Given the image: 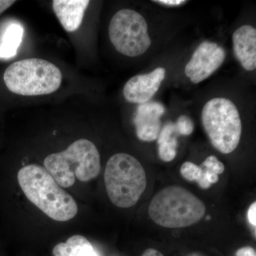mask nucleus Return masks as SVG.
<instances>
[{
  "mask_svg": "<svg viewBox=\"0 0 256 256\" xmlns=\"http://www.w3.org/2000/svg\"><path fill=\"white\" fill-rule=\"evenodd\" d=\"M18 184L37 208L56 222H67L78 213V205L43 166L28 164L18 172Z\"/></svg>",
  "mask_w": 256,
  "mask_h": 256,
  "instance_id": "obj_1",
  "label": "nucleus"
},
{
  "mask_svg": "<svg viewBox=\"0 0 256 256\" xmlns=\"http://www.w3.org/2000/svg\"><path fill=\"white\" fill-rule=\"evenodd\" d=\"M44 165L60 186L68 188L73 186L76 178L84 182L97 178L100 172V156L92 141L80 139L65 150L47 156Z\"/></svg>",
  "mask_w": 256,
  "mask_h": 256,
  "instance_id": "obj_2",
  "label": "nucleus"
},
{
  "mask_svg": "<svg viewBox=\"0 0 256 256\" xmlns=\"http://www.w3.org/2000/svg\"><path fill=\"white\" fill-rule=\"evenodd\" d=\"M148 213L161 226L184 228L200 222L206 213V206L186 188L171 186L156 194L150 204Z\"/></svg>",
  "mask_w": 256,
  "mask_h": 256,
  "instance_id": "obj_3",
  "label": "nucleus"
},
{
  "mask_svg": "<svg viewBox=\"0 0 256 256\" xmlns=\"http://www.w3.org/2000/svg\"><path fill=\"white\" fill-rule=\"evenodd\" d=\"M104 181L111 202L124 208L136 205L146 186V171L142 164L126 153H118L108 160Z\"/></svg>",
  "mask_w": 256,
  "mask_h": 256,
  "instance_id": "obj_4",
  "label": "nucleus"
},
{
  "mask_svg": "<svg viewBox=\"0 0 256 256\" xmlns=\"http://www.w3.org/2000/svg\"><path fill=\"white\" fill-rule=\"evenodd\" d=\"M4 82L10 92L20 96L50 94L60 88V69L48 60L28 58L14 62L4 74Z\"/></svg>",
  "mask_w": 256,
  "mask_h": 256,
  "instance_id": "obj_5",
  "label": "nucleus"
},
{
  "mask_svg": "<svg viewBox=\"0 0 256 256\" xmlns=\"http://www.w3.org/2000/svg\"><path fill=\"white\" fill-rule=\"evenodd\" d=\"M202 124L214 148L223 154L235 150L242 137V124L236 106L228 99L216 98L206 102Z\"/></svg>",
  "mask_w": 256,
  "mask_h": 256,
  "instance_id": "obj_6",
  "label": "nucleus"
},
{
  "mask_svg": "<svg viewBox=\"0 0 256 256\" xmlns=\"http://www.w3.org/2000/svg\"><path fill=\"white\" fill-rule=\"evenodd\" d=\"M109 37L116 50L122 54L136 57L146 53L151 45L148 24L134 10H119L109 25Z\"/></svg>",
  "mask_w": 256,
  "mask_h": 256,
  "instance_id": "obj_7",
  "label": "nucleus"
},
{
  "mask_svg": "<svg viewBox=\"0 0 256 256\" xmlns=\"http://www.w3.org/2000/svg\"><path fill=\"white\" fill-rule=\"evenodd\" d=\"M225 58V50L217 44L202 42L185 66V74L193 84H198L214 73Z\"/></svg>",
  "mask_w": 256,
  "mask_h": 256,
  "instance_id": "obj_8",
  "label": "nucleus"
},
{
  "mask_svg": "<svg viewBox=\"0 0 256 256\" xmlns=\"http://www.w3.org/2000/svg\"><path fill=\"white\" fill-rule=\"evenodd\" d=\"M165 74L166 70L159 67L150 73L132 77L124 88V98L132 104H143L149 102L159 90Z\"/></svg>",
  "mask_w": 256,
  "mask_h": 256,
  "instance_id": "obj_9",
  "label": "nucleus"
},
{
  "mask_svg": "<svg viewBox=\"0 0 256 256\" xmlns=\"http://www.w3.org/2000/svg\"><path fill=\"white\" fill-rule=\"evenodd\" d=\"M164 112L162 104L148 102L138 106L134 118L138 138L140 140L151 142L158 139L161 130V118Z\"/></svg>",
  "mask_w": 256,
  "mask_h": 256,
  "instance_id": "obj_10",
  "label": "nucleus"
},
{
  "mask_svg": "<svg viewBox=\"0 0 256 256\" xmlns=\"http://www.w3.org/2000/svg\"><path fill=\"white\" fill-rule=\"evenodd\" d=\"M234 52L236 58L246 70L256 68V30L250 25H244L234 32Z\"/></svg>",
  "mask_w": 256,
  "mask_h": 256,
  "instance_id": "obj_11",
  "label": "nucleus"
},
{
  "mask_svg": "<svg viewBox=\"0 0 256 256\" xmlns=\"http://www.w3.org/2000/svg\"><path fill=\"white\" fill-rule=\"evenodd\" d=\"M88 0H54L53 10L66 32L76 31L82 25Z\"/></svg>",
  "mask_w": 256,
  "mask_h": 256,
  "instance_id": "obj_12",
  "label": "nucleus"
},
{
  "mask_svg": "<svg viewBox=\"0 0 256 256\" xmlns=\"http://www.w3.org/2000/svg\"><path fill=\"white\" fill-rule=\"evenodd\" d=\"M52 256H100L92 242L84 236L74 235L66 242L56 244Z\"/></svg>",
  "mask_w": 256,
  "mask_h": 256,
  "instance_id": "obj_13",
  "label": "nucleus"
},
{
  "mask_svg": "<svg viewBox=\"0 0 256 256\" xmlns=\"http://www.w3.org/2000/svg\"><path fill=\"white\" fill-rule=\"evenodd\" d=\"M23 28L20 25L13 24L10 25L3 36L0 46V57L8 58L14 56L23 36Z\"/></svg>",
  "mask_w": 256,
  "mask_h": 256,
  "instance_id": "obj_14",
  "label": "nucleus"
},
{
  "mask_svg": "<svg viewBox=\"0 0 256 256\" xmlns=\"http://www.w3.org/2000/svg\"><path fill=\"white\" fill-rule=\"evenodd\" d=\"M158 146H159L158 153H159L160 159L166 162L172 161L174 159L176 156V149L178 146L176 136L159 143Z\"/></svg>",
  "mask_w": 256,
  "mask_h": 256,
  "instance_id": "obj_15",
  "label": "nucleus"
},
{
  "mask_svg": "<svg viewBox=\"0 0 256 256\" xmlns=\"http://www.w3.org/2000/svg\"><path fill=\"white\" fill-rule=\"evenodd\" d=\"M180 172L184 178L190 182H198L202 178V170L201 166L195 164L191 162H186L182 165Z\"/></svg>",
  "mask_w": 256,
  "mask_h": 256,
  "instance_id": "obj_16",
  "label": "nucleus"
},
{
  "mask_svg": "<svg viewBox=\"0 0 256 256\" xmlns=\"http://www.w3.org/2000/svg\"><path fill=\"white\" fill-rule=\"evenodd\" d=\"M175 127H176L178 134L188 136L193 132L194 126L193 121L190 117L186 116H182L178 119V121L175 124Z\"/></svg>",
  "mask_w": 256,
  "mask_h": 256,
  "instance_id": "obj_17",
  "label": "nucleus"
},
{
  "mask_svg": "<svg viewBox=\"0 0 256 256\" xmlns=\"http://www.w3.org/2000/svg\"><path fill=\"white\" fill-rule=\"evenodd\" d=\"M200 166L217 175L222 174L225 169L223 163L214 156H208Z\"/></svg>",
  "mask_w": 256,
  "mask_h": 256,
  "instance_id": "obj_18",
  "label": "nucleus"
},
{
  "mask_svg": "<svg viewBox=\"0 0 256 256\" xmlns=\"http://www.w3.org/2000/svg\"><path fill=\"white\" fill-rule=\"evenodd\" d=\"M248 222L252 224L254 228L256 226V202H254L250 205V208L248 210Z\"/></svg>",
  "mask_w": 256,
  "mask_h": 256,
  "instance_id": "obj_19",
  "label": "nucleus"
},
{
  "mask_svg": "<svg viewBox=\"0 0 256 256\" xmlns=\"http://www.w3.org/2000/svg\"><path fill=\"white\" fill-rule=\"evenodd\" d=\"M236 256H256V250L250 246L240 248L237 250Z\"/></svg>",
  "mask_w": 256,
  "mask_h": 256,
  "instance_id": "obj_20",
  "label": "nucleus"
},
{
  "mask_svg": "<svg viewBox=\"0 0 256 256\" xmlns=\"http://www.w3.org/2000/svg\"><path fill=\"white\" fill-rule=\"evenodd\" d=\"M154 2L160 3V4L168 5V6H180L184 4L186 2V1L184 0H156V1H153Z\"/></svg>",
  "mask_w": 256,
  "mask_h": 256,
  "instance_id": "obj_21",
  "label": "nucleus"
},
{
  "mask_svg": "<svg viewBox=\"0 0 256 256\" xmlns=\"http://www.w3.org/2000/svg\"><path fill=\"white\" fill-rule=\"evenodd\" d=\"M15 2L16 1H12V0H0V14L8 10Z\"/></svg>",
  "mask_w": 256,
  "mask_h": 256,
  "instance_id": "obj_22",
  "label": "nucleus"
},
{
  "mask_svg": "<svg viewBox=\"0 0 256 256\" xmlns=\"http://www.w3.org/2000/svg\"><path fill=\"white\" fill-rule=\"evenodd\" d=\"M142 256H164L156 249L148 248L143 252Z\"/></svg>",
  "mask_w": 256,
  "mask_h": 256,
  "instance_id": "obj_23",
  "label": "nucleus"
},
{
  "mask_svg": "<svg viewBox=\"0 0 256 256\" xmlns=\"http://www.w3.org/2000/svg\"><path fill=\"white\" fill-rule=\"evenodd\" d=\"M186 256H204L202 255V254H200V252H192V254H188V255Z\"/></svg>",
  "mask_w": 256,
  "mask_h": 256,
  "instance_id": "obj_24",
  "label": "nucleus"
}]
</instances>
